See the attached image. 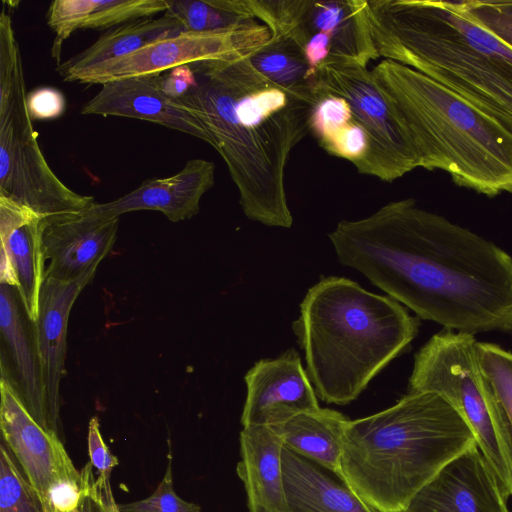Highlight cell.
<instances>
[{"label":"cell","instance_id":"cell-1","mask_svg":"<svg viewBox=\"0 0 512 512\" xmlns=\"http://www.w3.org/2000/svg\"><path fill=\"white\" fill-rule=\"evenodd\" d=\"M339 262L444 329L512 333V256L413 199L340 221L329 233Z\"/></svg>","mask_w":512,"mask_h":512},{"label":"cell","instance_id":"cell-2","mask_svg":"<svg viewBox=\"0 0 512 512\" xmlns=\"http://www.w3.org/2000/svg\"><path fill=\"white\" fill-rule=\"evenodd\" d=\"M190 66L197 84L179 100L225 161L245 216L290 228L285 167L294 146L310 131L314 103L273 84L248 56Z\"/></svg>","mask_w":512,"mask_h":512},{"label":"cell","instance_id":"cell-3","mask_svg":"<svg viewBox=\"0 0 512 512\" xmlns=\"http://www.w3.org/2000/svg\"><path fill=\"white\" fill-rule=\"evenodd\" d=\"M368 15L380 57L427 75L512 132V48L463 1L369 0Z\"/></svg>","mask_w":512,"mask_h":512},{"label":"cell","instance_id":"cell-4","mask_svg":"<svg viewBox=\"0 0 512 512\" xmlns=\"http://www.w3.org/2000/svg\"><path fill=\"white\" fill-rule=\"evenodd\" d=\"M420 319L395 299L338 276L306 293L292 323L317 397L346 405L417 336Z\"/></svg>","mask_w":512,"mask_h":512},{"label":"cell","instance_id":"cell-5","mask_svg":"<svg viewBox=\"0 0 512 512\" xmlns=\"http://www.w3.org/2000/svg\"><path fill=\"white\" fill-rule=\"evenodd\" d=\"M476 440L440 394L409 392L393 406L350 420L341 472L377 512H404L413 497Z\"/></svg>","mask_w":512,"mask_h":512},{"label":"cell","instance_id":"cell-6","mask_svg":"<svg viewBox=\"0 0 512 512\" xmlns=\"http://www.w3.org/2000/svg\"><path fill=\"white\" fill-rule=\"evenodd\" d=\"M406 128L419 167L494 197L512 194V132L453 90L404 64L384 59L371 70Z\"/></svg>","mask_w":512,"mask_h":512},{"label":"cell","instance_id":"cell-7","mask_svg":"<svg viewBox=\"0 0 512 512\" xmlns=\"http://www.w3.org/2000/svg\"><path fill=\"white\" fill-rule=\"evenodd\" d=\"M473 334L444 329L415 354L409 392L433 391L465 419L508 499L512 496V433L484 373Z\"/></svg>","mask_w":512,"mask_h":512},{"label":"cell","instance_id":"cell-8","mask_svg":"<svg viewBox=\"0 0 512 512\" xmlns=\"http://www.w3.org/2000/svg\"><path fill=\"white\" fill-rule=\"evenodd\" d=\"M315 92L345 98L353 121L367 132L368 152L354 165L358 173L392 182L419 167L409 133L366 66L344 60L324 63L315 74Z\"/></svg>","mask_w":512,"mask_h":512},{"label":"cell","instance_id":"cell-9","mask_svg":"<svg viewBox=\"0 0 512 512\" xmlns=\"http://www.w3.org/2000/svg\"><path fill=\"white\" fill-rule=\"evenodd\" d=\"M270 37L269 28L255 19L223 31L182 32L159 39L121 58L69 73L63 80L102 85L125 78L163 74L182 65L236 59L250 55Z\"/></svg>","mask_w":512,"mask_h":512},{"label":"cell","instance_id":"cell-10","mask_svg":"<svg viewBox=\"0 0 512 512\" xmlns=\"http://www.w3.org/2000/svg\"><path fill=\"white\" fill-rule=\"evenodd\" d=\"M0 390L2 442L38 493L46 512L68 509L79 497L81 471L74 466L61 438L46 432L32 418L4 373Z\"/></svg>","mask_w":512,"mask_h":512},{"label":"cell","instance_id":"cell-11","mask_svg":"<svg viewBox=\"0 0 512 512\" xmlns=\"http://www.w3.org/2000/svg\"><path fill=\"white\" fill-rule=\"evenodd\" d=\"M252 19L271 34L294 38L307 32L326 34L332 60L366 66L380 57L374 44L367 0H245Z\"/></svg>","mask_w":512,"mask_h":512},{"label":"cell","instance_id":"cell-12","mask_svg":"<svg viewBox=\"0 0 512 512\" xmlns=\"http://www.w3.org/2000/svg\"><path fill=\"white\" fill-rule=\"evenodd\" d=\"M0 196L41 218L82 212L95 203L92 196L67 187L52 171L33 123L0 126Z\"/></svg>","mask_w":512,"mask_h":512},{"label":"cell","instance_id":"cell-13","mask_svg":"<svg viewBox=\"0 0 512 512\" xmlns=\"http://www.w3.org/2000/svg\"><path fill=\"white\" fill-rule=\"evenodd\" d=\"M244 380L247 396L241 415L243 427L277 426L320 407L300 356L293 348L277 358L257 361Z\"/></svg>","mask_w":512,"mask_h":512},{"label":"cell","instance_id":"cell-14","mask_svg":"<svg viewBox=\"0 0 512 512\" xmlns=\"http://www.w3.org/2000/svg\"><path fill=\"white\" fill-rule=\"evenodd\" d=\"M118 225L119 218L88 210L42 218L44 280L72 281L98 267L114 246Z\"/></svg>","mask_w":512,"mask_h":512},{"label":"cell","instance_id":"cell-15","mask_svg":"<svg viewBox=\"0 0 512 512\" xmlns=\"http://www.w3.org/2000/svg\"><path fill=\"white\" fill-rule=\"evenodd\" d=\"M404 512H509L507 499L477 444L448 463Z\"/></svg>","mask_w":512,"mask_h":512},{"label":"cell","instance_id":"cell-16","mask_svg":"<svg viewBox=\"0 0 512 512\" xmlns=\"http://www.w3.org/2000/svg\"><path fill=\"white\" fill-rule=\"evenodd\" d=\"M94 267L72 281L45 279L33 322L51 432L60 437V382L65 374L68 319L78 295L95 276Z\"/></svg>","mask_w":512,"mask_h":512},{"label":"cell","instance_id":"cell-17","mask_svg":"<svg viewBox=\"0 0 512 512\" xmlns=\"http://www.w3.org/2000/svg\"><path fill=\"white\" fill-rule=\"evenodd\" d=\"M80 114L149 121L194 136L209 144V137L193 112L180 100L165 93L162 74L104 83L82 106Z\"/></svg>","mask_w":512,"mask_h":512},{"label":"cell","instance_id":"cell-18","mask_svg":"<svg viewBox=\"0 0 512 512\" xmlns=\"http://www.w3.org/2000/svg\"><path fill=\"white\" fill-rule=\"evenodd\" d=\"M41 217L0 196V281L14 287L30 321L38 316L44 281Z\"/></svg>","mask_w":512,"mask_h":512},{"label":"cell","instance_id":"cell-19","mask_svg":"<svg viewBox=\"0 0 512 512\" xmlns=\"http://www.w3.org/2000/svg\"><path fill=\"white\" fill-rule=\"evenodd\" d=\"M214 182V163L191 159L172 176L145 180L126 195L106 203L95 202L87 210L106 218H119L133 211L154 210L162 212L172 222H179L199 212L201 198L213 187Z\"/></svg>","mask_w":512,"mask_h":512},{"label":"cell","instance_id":"cell-20","mask_svg":"<svg viewBox=\"0 0 512 512\" xmlns=\"http://www.w3.org/2000/svg\"><path fill=\"white\" fill-rule=\"evenodd\" d=\"M0 328L2 343L6 346L10 362L7 367L1 364L2 373L12 381L20 400L32 418L46 432L54 435L50 430L33 322L28 318L16 289L2 283Z\"/></svg>","mask_w":512,"mask_h":512},{"label":"cell","instance_id":"cell-21","mask_svg":"<svg viewBox=\"0 0 512 512\" xmlns=\"http://www.w3.org/2000/svg\"><path fill=\"white\" fill-rule=\"evenodd\" d=\"M284 444L268 426L243 427L237 474L244 484L249 512H289L282 470Z\"/></svg>","mask_w":512,"mask_h":512},{"label":"cell","instance_id":"cell-22","mask_svg":"<svg viewBox=\"0 0 512 512\" xmlns=\"http://www.w3.org/2000/svg\"><path fill=\"white\" fill-rule=\"evenodd\" d=\"M282 470L289 512H375L341 476L286 447Z\"/></svg>","mask_w":512,"mask_h":512},{"label":"cell","instance_id":"cell-23","mask_svg":"<svg viewBox=\"0 0 512 512\" xmlns=\"http://www.w3.org/2000/svg\"><path fill=\"white\" fill-rule=\"evenodd\" d=\"M349 422L342 413L319 407L271 428L284 447L342 477L341 459Z\"/></svg>","mask_w":512,"mask_h":512},{"label":"cell","instance_id":"cell-24","mask_svg":"<svg viewBox=\"0 0 512 512\" xmlns=\"http://www.w3.org/2000/svg\"><path fill=\"white\" fill-rule=\"evenodd\" d=\"M186 32L176 18L164 13L130 22L103 33L92 45L57 65L56 71L65 75L129 55L159 39Z\"/></svg>","mask_w":512,"mask_h":512},{"label":"cell","instance_id":"cell-25","mask_svg":"<svg viewBox=\"0 0 512 512\" xmlns=\"http://www.w3.org/2000/svg\"><path fill=\"white\" fill-rule=\"evenodd\" d=\"M252 66L273 84L311 102H316L315 74L303 49L292 38L271 34L270 39L248 55Z\"/></svg>","mask_w":512,"mask_h":512},{"label":"cell","instance_id":"cell-26","mask_svg":"<svg viewBox=\"0 0 512 512\" xmlns=\"http://www.w3.org/2000/svg\"><path fill=\"white\" fill-rule=\"evenodd\" d=\"M28 117L21 53L11 17L3 10L0 15V124Z\"/></svg>","mask_w":512,"mask_h":512},{"label":"cell","instance_id":"cell-27","mask_svg":"<svg viewBox=\"0 0 512 512\" xmlns=\"http://www.w3.org/2000/svg\"><path fill=\"white\" fill-rule=\"evenodd\" d=\"M166 14L176 18L186 32H217L252 19L244 0H168Z\"/></svg>","mask_w":512,"mask_h":512},{"label":"cell","instance_id":"cell-28","mask_svg":"<svg viewBox=\"0 0 512 512\" xmlns=\"http://www.w3.org/2000/svg\"><path fill=\"white\" fill-rule=\"evenodd\" d=\"M168 0H89L80 29L110 30L166 12Z\"/></svg>","mask_w":512,"mask_h":512},{"label":"cell","instance_id":"cell-29","mask_svg":"<svg viewBox=\"0 0 512 512\" xmlns=\"http://www.w3.org/2000/svg\"><path fill=\"white\" fill-rule=\"evenodd\" d=\"M0 512H46L10 450L0 444Z\"/></svg>","mask_w":512,"mask_h":512},{"label":"cell","instance_id":"cell-30","mask_svg":"<svg viewBox=\"0 0 512 512\" xmlns=\"http://www.w3.org/2000/svg\"><path fill=\"white\" fill-rule=\"evenodd\" d=\"M482 369L491 382L512 433V352L498 344L479 342Z\"/></svg>","mask_w":512,"mask_h":512},{"label":"cell","instance_id":"cell-31","mask_svg":"<svg viewBox=\"0 0 512 512\" xmlns=\"http://www.w3.org/2000/svg\"><path fill=\"white\" fill-rule=\"evenodd\" d=\"M352 120V111L345 98L318 93L310 114V131L322 148Z\"/></svg>","mask_w":512,"mask_h":512},{"label":"cell","instance_id":"cell-32","mask_svg":"<svg viewBox=\"0 0 512 512\" xmlns=\"http://www.w3.org/2000/svg\"><path fill=\"white\" fill-rule=\"evenodd\" d=\"M118 512H201L195 503L181 499L175 492L172 477V456L168 454L166 472L155 491L148 497L117 504Z\"/></svg>","mask_w":512,"mask_h":512},{"label":"cell","instance_id":"cell-33","mask_svg":"<svg viewBox=\"0 0 512 512\" xmlns=\"http://www.w3.org/2000/svg\"><path fill=\"white\" fill-rule=\"evenodd\" d=\"M82 488L76 502L61 512H118L110 480L95 478L93 465L89 461L80 470Z\"/></svg>","mask_w":512,"mask_h":512},{"label":"cell","instance_id":"cell-34","mask_svg":"<svg viewBox=\"0 0 512 512\" xmlns=\"http://www.w3.org/2000/svg\"><path fill=\"white\" fill-rule=\"evenodd\" d=\"M463 4L475 21L512 48L511 15L497 7L494 1L469 0Z\"/></svg>","mask_w":512,"mask_h":512},{"label":"cell","instance_id":"cell-35","mask_svg":"<svg viewBox=\"0 0 512 512\" xmlns=\"http://www.w3.org/2000/svg\"><path fill=\"white\" fill-rule=\"evenodd\" d=\"M323 149L356 165L368 152V134L361 125L352 120Z\"/></svg>","mask_w":512,"mask_h":512},{"label":"cell","instance_id":"cell-36","mask_svg":"<svg viewBox=\"0 0 512 512\" xmlns=\"http://www.w3.org/2000/svg\"><path fill=\"white\" fill-rule=\"evenodd\" d=\"M65 108V97L56 88L38 87L27 94V109L32 121L59 118Z\"/></svg>","mask_w":512,"mask_h":512},{"label":"cell","instance_id":"cell-37","mask_svg":"<svg viewBox=\"0 0 512 512\" xmlns=\"http://www.w3.org/2000/svg\"><path fill=\"white\" fill-rule=\"evenodd\" d=\"M87 445L90 462L98 471V476L110 480L112 470L119 462L105 444L100 433L99 420L96 416L89 421Z\"/></svg>","mask_w":512,"mask_h":512},{"label":"cell","instance_id":"cell-38","mask_svg":"<svg viewBox=\"0 0 512 512\" xmlns=\"http://www.w3.org/2000/svg\"><path fill=\"white\" fill-rule=\"evenodd\" d=\"M197 84L195 73L190 65H182L162 74L165 93L174 99H181Z\"/></svg>","mask_w":512,"mask_h":512},{"label":"cell","instance_id":"cell-39","mask_svg":"<svg viewBox=\"0 0 512 512\" xmlns=\"http://www.w3.org/2000/svg\"><path fill=\"white\" fill-rule=\"evenodd\" d=\"M502 11L512 16V1H494Z\"/></svg>","mask_w":512,"mask_h":512},{"label":"cell","instance_id":"cell-40","mask_svg":"<svg viewBox=\"0 0 512 512\" xmlns=\"http://www.w3.org/2000/svg\"><path fill=\"white\" fill-rule=\"evenodd\" d=\"M375 512H377V511H375Z\"/></svg>","mask_w":512,"mask_h":512}]
</instances>
